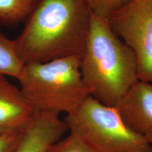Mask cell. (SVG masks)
<instances>
[{
	"mask_svg": "<svg viewBox=\"0 0 152 152\" xmlns=\"http://www.w3.org/2000/svg\"><path fill=\"white\" fill-rule=\"evenodd\" d=\"M115 108L125 125L152 147V83L137 82Z\"/></svg>",
	"mask_w": 152,
	"mask_h": 152,
	"instance_id": "cell-6",
	"label": "cell"
},
{
	"mask_svg": "<svg viewBox=\"0 0 152 152\" xmlns=\"http://www.w3.org/2000/svg\"><path fill=\"white\" fill-rule=\"evenodd\" d=\"M70 134L94 152H152L144 139L125 125L115 107L89 96L64 119Z\"/></svg>",
	"mask_w": 152,
	"mask_h": 152,
	"instance_id": "cell-4",
	"label": "cell"
},
{
	"mask_svg": "<svg viewBox=\"0 0 152 152\" xmlns=\"http://www.w3.org/2000/svg\"><path fill=\"white\" fill-rule=\"evenodd\" d=\"M24 132H16L0 136V152H15Z\"/></svg>",
	"mask_w": 152,
	"mask_h": 152,
	"instance_id": "cell-13",
	"label": "cell"
},
{
	"mask_svg": "<svg viewBox=\"0 0 152 152\" xmlns=\"http://www.w3.org/2000/svg\"><path fill=\"white\" fill-rule=\"evenodd\" d=\"M39 0H0V23L16 24L26 20Z\"/></svg>",
	"mask_w": 152,
	"mask_h": 152,
	"instance_id": "cell-10",
	"label": "cell"
},
{
	"mask_svg": "<svg viewBox=\"0 0 152 152\" xmlns=\"http://www.w3.org/2000/svg\"><path fill=\"white\" fill-rule=\"evenodd\" d=\"M80 72L90 96L112 107L139 81L134 52L114 33L108 20L92 14Z\"/></svg>",
	"mask_w": 152,
	"mask_h": 152,
	"instance_id": "cell-2",
	"label": "cell"
},
{
	"mask_svg": "<svg viewBox=\"0 0 152 152\" xmlns=\"http://www.w3.org/2000/svg\"><path fill=\"white\" fill-rule=\"evenodd\" d=\"M91 14L108 20L132 0H85Z\"/></svg>",
	"mask_w": 152,
	"mask_h": 152,
	"instance_id": "cell-11",
	"label": "cell"
},
{
	"mask_svg": "<svg viewBox=\"0 0 152 152\" xmlns=\"http://www.w3.org/2000/svg\"><path fill=\"white\" fill-rule=\"evenodd\" d=\"M68 131L64 120L53 113H37L15 152H47Z\"/></svg>",
	"mask_w": 152,
	"mask_h": 152,
	"instance_id": "cell-8",
	"label": "cell"
},
{
	"mask_svg": "<svg viewBox=\"0 0 152 152\" xmlns=\"http://www.w3.org/2000/svg\"><path fill=\"white\" fill-rule=\"evenodd\" d=\"M35 115L20 89L0 76V136L25 132Z\"/></svg>",
	"mask_w": 152,
	"mask_h": 152,
	"instance_id": "cell-7",
	"label": "cell"
},
{
	"mask_svg": "<svg viewBox=\"0 0 152 152\" xmlns=\"http://www.w3.org/2000/svg\"><path fill=\"white\" fill-rule=\"evenodd\" d=\"M47 152H94L75 136L70 134L49 147Z\"/></svg>",
	"mask_w": 152,
	"mask_h": 152,
	"instance_id": "cell-12",
	"label": "cell"
},
{
	"mask_svg": "<svg viewBox=\"0 0 152 152\" xmlns=\"http://www.w3.org/2000/svg\"><path fill=\"white\" fill-rule=\"evenodd\" d=\"M25 66L18 53L15 39L0 33V76H9L18 80Z\"/></svg>",
	"mask_w": 152,
	"mask_h": 152,
	"instance_id": "cell-9",
	"label": "cell"
},
{
	"mask_svg": "<svg viewBox=\"0 0 152 152\" xmlns=\"http://www.w3.org/2000/svg\"><path fill=\"white\" fill-rule=\"evenodd\" d=\"M90 19L85 0H39L15 39L19 56L25 64L81 58Z\"/></svg>",
	"mask_w": 152,
	"mask_h": 152,
	"instance_id": "cell-1",
	"label": "cell"
},
{
	"mask_svg": "<svg viewBox=\"0 0 152 152\" xmlns=\"http://www.w3.org/2000/svg\"><path fill=\"white\" fill-rule=\"evenodd\" d=\"M108 21L135 55L139 80L152 83V0H132Z\"/></svg>",
	"mask_w": 152,
	"mask_h": 152,
	"instance_id": "cell-5",
	"label": "cell"
},
{
	"mask_svg": "<svg viewBox=\"0 0 152 152\" xmlns=\"http://www.w3.org/2000/svg\"><path fill=\"white\" fill-rule=\"evenodd\" d=\"M20 90L36 113H70L90 96L80 72V58L26 64Z\"/></svg>",
	"mask_w": 152,
	"mask_h": 152,
	"instance_id": "cell-3",
	"label": "cell"
}]
</instances>
